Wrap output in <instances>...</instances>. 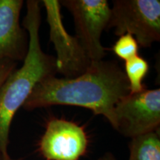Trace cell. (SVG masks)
<instances>
[{
  "label": "cell",
  "mask_w": 160,
  "mask_h": 160,
  "mask_svg": "<svg viewBox=\"0 0 160 160\" xmlns=\"http://www.w3.org/2000/svg\"><path fill=\"white\" fill-rule=\"evenodd\" d=\"M130 93L125 72L117 62H92L83 74L73 79L51 76L39 82L25 102L26 111L52 105H71L105 117L113 125L115 105Z\"/></svg>",
  "instance_id": "obj_1"
},
{
  "label": "cell",
  "mask_w": 160,
  "mask_h": 160,
  "mask_svg": "<svg viewBox=\"0 0 160 160\" xmlns=\"http://www.w3.org/2000/svg\"><path fill=\"white\" fill-rule=\"evenodd\" d=\"M37 0H28L22 27L29 37L28 50L19 68H16L0 88V152L8 154L9 133L13 117L41 80L55 76V57L42 51L39 39L41 7Z\"/></svg>",
  "instance_id": "obj_2"
},
{
  "label": "cell",
  "mask_w": 160,
  "mask_h": 160,
  "mask_svg": "<svg viewBox=\"0 0 160 160\" xmlns=\"http://www.w3.org/2000/svg\"><path fill=\"white\" fill-rule=\"evenodd\" d=\"M107 28L119 37L130 33L139 46L151 47L160 40V1L114 0Z\"/></svg>",
  "instance_id": "obj_3"
},
{
  "label": "cell",
  "mask_w": 160,
  "mask_h": 160,
  "mask_svg": "<svg viewBox=\"0 0 160 160\" xmlns=\"http://www.w3.org/2000/svg\"><path fill=\"white\" fill-rule=\"evenodd\" d=\"M113 129L133 138L159 129L160 89L129 93L115 105Z\"/></svg>",
  "instance_id": "obj_4"
},
{
  "label": "cell",
  "mask_w": 160,
  "mask_h": 160,
  "mask_svg": "<svg viewBox=\"0 0 160 160\" xmlns=\"http://www.w3.org/2000/svg\"><path fill=\"white\" fill-rule=\"evenodd\" d=\"M71 12L78 40L91 62L104 59L106 48L101 36L108 26L111 8L107 0H62L59 1Z\"/></svg>",
  "instance_id": "obj_5"
},
{
  "label": "cell",
  "mask_w": 160,
  "mask_h": 160,
  "mask_svg": "<svg viewBox=\"0 0 160 160\" xmlns=\"http://www.w3.org/2000/svg\"><path fill=\"white\" fill-rule=\"evenodd\" d=\"M41 2L46 11L49 26L50 41L54 45L57 73L65 79H73L83 74L91 66L89 59L82 45L76 37L66 31L62 22L61 4L57 0H43Z\"/></svg>",
  "instance_id": "obj_6"
},
{
  "label": "cell",
  "mask_w": 160,
  "mask_h": 160,
  "mask_svg": "<svg viewBox=\"0 0 160 160\" xmlns=\"http://www.w3.org/2000/svg\"><path fill=\"white\" fill-rule=\"evenodd\" d=\"M38 146L45 160H79L87 152L88 137L82 126L63 118H52Z\"/></svg>",
  "instance_id": "obj_7"
},
{
  "label": "cell",
  "mask_w": 160,
  "mask_h": 160,
  "mask_svg": "<svg viewBox=\"0 0 160 160\" xmlns=\"http://www.w3.org/2000/svg\"><path fill=\"white\" fill-rule=\"evenodd\" d=\"M22 0H0V60L21 62L28 50L29 37L20 25Z\"/></svg>",
  "instance_id": "obj_8"
},
{
  "label": "cell",
  "mask_w": 160,
  "mask_h": 160,
  "mask_svg": "<svg viewBox=\"0 0 160 160\" xmlns=\"http://www.w3.org/2000/svg\"><path fill=\"white\" fill-rule=\"evenodd\" d=\"M159 130L131 138L128 160H160Z\"/></svg>",
  "instance_id": "obj_9"
},
{
  "label": "cell",
  "mask_w": 160,
  "mask_h": 160,
  "mask_svg": "<svg viewBox=\"0 0 160 160\" xmlns=\"http://www.w3.org/2000/svg\"><path fill=\"white\" fill-rule=\"evenodd\" d=\"M148 71V61L139 55L125 62L124 72L128 82L130 93H138L146 88L142 82Z\"/></svg>",
  "instance_id": "obj_10"
},
{
  "label": "cell",
  "mask_w": 160,
  "mask_h": 160,
  "mask_svg": "<svg viewBox=\"0 0 160 160\" xmlns=\"http://www.w3.org/2000/svg\"><path fill=\"white\" fill-rule=\"evenodd\" d=\"M139 48L135 37L130 33H125L120 36L112 47V51L117 57L126 62L138 56Z\"/></svg>",
  "instance_id": "obj_11"
},
{
  "label": "cell",
  "mask_w": 160,
  "mask_h": 160,
  "mask_svg": "<svg viewBox=\"0 0 160 160\" xmlns=\"http://www.w3.org/2000/svg\"><path fill=\"white\" fill-rule=\"evenodd\" d=\"M17 65L18 62L9 59L0 60V88L8 76L16 68H17Z\"/></svg>",
  "instance_id": "obj_12"
},
{
  "label": "cell",
  "mask_w": 160,
  "mask_h": 160,
  "mask_svg": "<svg viewBox=\"0 0 160 160\" xmlns=\"http://www.w3.org/2000/svg\"><path fill=\"white\" fill-rule=\"evenodd\" d=\"M97 160H117L116 159V157L112 154L111 153H106L103 156H102L101 157H99Z\"/></svg>",
  "instance_id": "obj_13"
},
{
  "label": "cell",
  "mask_w": 160,
  "mask_h": 160,
  "mask_svg": "<svg viewBox=\"0 0 160 160\" xmlns=\"http://www.w3.org/2000/svg\"><path fill=\"white\" fill-rule=\"evenodd\" d=\"M0 160H23L22 158L19 159H13L10 157L9 154H5V153L0 152Z\"/></svg>",
  "instance_id": "obj_14"
}]
</instances>
